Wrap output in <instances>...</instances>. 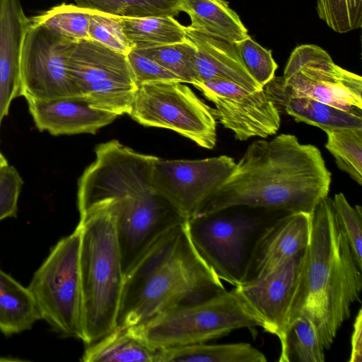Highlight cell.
<instances>
[{
	"mask_svg": "<svg viewBox=\"0 0 362 362\" xmlns=\"http://www.w3.org/2000/svg\"><path fill=\"white\" fill-rule=\"evenodd\" d=\"M23 183L13 166L8 165L0 171V221L16 216Z\"/></svg>",
	"mask_w": 362,
	"mask_h": 362,
	"instance_id": "36",
	"label": "cell"
},
{
	"mask_svg": "<svg viewBox=\"0 0 362 362\" xmlns=\"http://www.w3.org/2000/svg\"><path fill=\"white\" fill-rule=\"evenodd\" d=\"M274 78L281 90L362 114V78L336 64L314 45H302L290 55L284 76Z\"/></svg>",
	"mask_w": 362,
	"mask_h": 362,
	"instance_id": "11",
	"label": "cell"
},
{
	"mask_svg": "<svg viewBox=\"0 0 362 362\" xmlns=\"http://www.w3.org/2000/svg\"><path fill=\"white\" fill-rule=\"evenodd\" d=\"M311 214L288 213L263 228L251 247L244 282L265 274L307 247Z\"/></svg>",
	"mask_w": 362,
	"mask_h": 362,
	"instance_id": "17",
	"label": "cell"
},
{
	"mask_svg": "<svg viewBox=\"0 0 362 362\" xmlns=\"http://www.w3.org/2000/svg\"><path fill=\"white\" fill-rule=\"evenodd\" d=\"M305 250L286 259L265 274L235 286L260 320L261 327L278 337L279 341L288 325Z\"/></svg>",
	"mask_w": 362,
	"mask_h": 362,
	"instance_id": "16",
	"label": "cell"
},
{
	"mask_svg": "<svg viewBox=\"0 0 362 362\" xmlns=\"http://www.w3.org/2000/svg\"><path fill=\"white\" fill-rule=\"evenodd\" d=\"M76 5L88 9L121 15V5L117 0H73Z\"/></svg>",
	"mask_w": 362,
	"mask_h": 362,
	"instance_id": "39",
	"label": "cell"
},
{
	"mask_svg": "<svg viewBox=\"0 0 362 362\" xmlns=\"http://www.w3.org/2000/svg\"><path fill=\"white\" fill-rule=\"evenodd\" d=\"M263 88L279 110H284L297 122L317 127L322 130L362 127V114L310 98L288 95L281 90L274 77Z\"/></svg>",
	"mask_w": 362,
	"mask_h": 362,
	"instance_id": "21",
	"label": "cell"
},
{
	"mask_svg": "<svg viewBox=\"0 0 362 362\" xmlns=\"http://www.w3.org/2000/svg\"><path fill=\"white\" fill-rule=\"evenodd\" d=\"M89 40L127 55L132 49L122 30L120 15L91 10Z\"/></svg>",
	"mask_w": 362,
	"mask_h": 362,
	"instance_id": "33",
	"label": "cell"
},
{
	"mask_svg": "<svg viewBox=\"0 0 362 362\" xmlns=\"http://www.w3.org/2000/svg\"><path fill=\"white\" fill-rule=\"evenodd\" d=\"M67 69L77 96L91 107L129 113L138 86L127 55L91 40L73 42Z\"/></svg>",
	"mask_w": 362,
	"mask_h": 362,
	"instance_id": "8",
	"label": "cell"
},
{
	"mask_svg": "<svg viewBox=\"0 0 362 362\" xmlns=\"http://www.w3.org/2000/svg\"><path fill=\"white\" fill-rule=\"evenodd\" d=\"M266 362L265 355L249 343H206L158 350L154 362Z\"/></svg>",
	"mask_w": 362,
	"mask_h": 362,
	"instance_id": "24",
	"label": "cell"
},
{
	"mask_svg": "<svg viewBox=\"0 0 362 362\" xmlns=\"http://www.w3.org/2000/svg\"><path fill=\"white\" fill-rule=\"evenodd\" d=\"M40 319L29 289L0 269V332L18 334L30 329Z\"/></svg>",
	"mask_w": 362,
	"mask_h": 362,
	"instance_id": "25",
	"label": "cell"
},
{
	"mask_svg": "<svg viewBox=\"0 0 362 362\" xmlns=\"http://www.w3.org/2000/svg\"><path fill=\"white\" fill-rule=\"evenodd\" d=\"M135 50L158 63L182 83L193 86L199 83L195 66V47L188 39L181 43Z\"/></svg>",
	"mask_w": 362,
	"mask_h": 362,
	"instance_id": "30",
	"label": "cell"
},
{
	"mask_svg": "<svg viewBox=\"0 0 362 362\" xmlns=\"http://www.w3.org/2000/svg\"><path fill=\"white\" fill-rule=\"evenodd\" d=\"M316 8L319 18L337 33L362 26V0H317Z\"/></svg>",
	"mask_w": 362,
	"mask_h": 362,
	"instance_id": "31",
	"label": "cell"
},
{
	"mask_svg": "<svg viewBox=\"0 0 362 362\" xmlns=\"http://www.w3.org/2000/svg\"><path fill=\"white\" fill-rule=\"evenodd\" d=\"M30 23L21 0H0V127L12 100L22 96L21 55Z\"/></svg>",
	"mask_w": 362,
	"mask_h": 362,
	"instance_id": "19",
	"label": "cell"
},
{
	"mask_svg": "<svg viewBox=\"0 0 362 362\" xmlns=\"http://www.w3.org/2000/svg\"><path fill=\"white\" fill-rule=\"evenodd\" d=\"M224 291L192 245L185 220L161 234L124 276L117 327L144 324Z\"/></svg>",
	"mask_w": 362,
	"mask_h": 362,
	"instance_id": "2",
	"label": "cell"
},
{
	"mask_svg": "<svg viewBox=\"0 0 362 362\" xmlns=\"http://www.w3.org/2000/svg\"><path fill=\"white\" fill-rule=\"evenodd\" d=\"M260 225L254 216L230 208L186 220L188 235L198 254L221 281L235 287L244 282Z\"/></svg>",
	"mask_w": 362,
	"mask_h": 362,
	"instance_id": "9",
	"label": "cell"
},
{
	"mask_svg": "<svg viewBox=\"0 0 362 362\" xmlns=\"http://www.w3.org/2000/svg\"><path fill=\"white\" fill-rule=\"evenodd\" d=\"M361 271L339 225L333 200L323 198L311 214L310 240L305 250L288 321L303 315L329 349L351 305L360 302Z\"/></svg>",
	"mask_w": 362,
	"mask_h": 362,
	"instance_id": "3",
	"label": "cell"
},
{
	"mask_svg": "<svg viewBox=\"0 0 362 362\" xmlns=\"http://www.w3.org/2000/svg\"><path fill=\"white\" fill-rule=\"evenodd\" d=\"M177 10L185 12L192 29L235 43L250 36L239 16L224 0H180Z\"/></svg>",
	"mask_w": 362,
	"mask_h": 362,
	"instance_id": "22",
	"label": "cell"
},
{
	"mask_svg": "<svg viewBox=\"0 0 362 362\" xmlns=\"http://www.w3.org/2000/svg\"><path fill=\"white\" fill-rule=\"evenodd\" d=\"M79 266L83 339L90 345L117 327L124 275L112 213L107 206L82 218Z\"/></svg>",
	"mask_w": 362,
	"mask_h": 362,
	"instance_id": "4",
	"label": "cell"
},
{
	"mask_svg": "<svg viewBox=\"0 0 362 362\" xmlns=\"http://www.w3.org/2000/svg\"><path fill=\"white\" fill-rule=\"evenodd\" d=\"M325 147L338 168L358 185H362V127L323 129Z\"/></svg>",
	"mask_w": 362,
	"mask_h": 362,
	"instance_id": "29",
	"label": "cell"
},
{
	"mask_svg": "<svg viewBox=\"0 0 362 362\" xmlns=\"http://www.w3.org/2000/svg\"><path fill=\"white\" fill-rule=\"evenodd\" d=\"M279 362H324L322 346L312 322L300 315L290 320L280 340Z\"/></svg>",
	"mask_w": 362,
	"mask_h": 362,
	"instance_id": "27",
	"label": "cell"
},
{
	"mask_svg": "<svg viewBox=\"0 0 362 362\" xmlns=\"http://www.w3.org/2000/svg\"><path fill=\"white\" fill-rule=\"evenodd\" d=\"M73 42L30 23L21 55L22 95L26 100L78 97L67 69Z\"/></svg>",
	"mask_w": 362,
	"mask_h": 362,
	"instance_id": "13",
	"label": "cell"
},
{
	"mask_svg": "<svg viewBox=\"0 0 362 362\" xmlns=\"http://www.w3.org/2000/svg\"><path fill=\"white\" fill-rule=\"evenodd\" d=\"M8 165L6 159L0 151V171Z\"/></svg>",
	"mask_w": 362,
	"mask_h": 362,
	"instance_id": "40",
	"label": "cell"
},
{
	"mask_svg": "<svg viewBox=\"0 0 362 362\" xmlns=\"http://www.w3.org/2000/svg\"><path fill=\"white\" fill-rule=\"evenodd\" d=\"M36 127L54 136L95 134L118 115L91 107L80 97L52 100L27 99Z\"/></svg>",
	"mask_w": 362,
	"mask_h": 362,
	"instance_id": "18",
	"label": "cell"
},
{
	"mask_svg": "<svg viewBox=\"0 0 362 362\" xmlns=\"http://www.w3.org/2000/svg\"><path fill=\"white\" fill-rule=\"evenodd\" d=\"M127 58L138 87L165 82L182 83L175 74L135 49H132Z\"/></svg>",
	"mask_w": 362,
	"mask_h": 362,
	"instance_id": "35",
	"label": "cell"
},
{
	"mask_svg": "<svg viewBox=\"0 0 362 362\" xmlns=\"http://www.w3.org/2000/svg\"><path fill=\"white\" fill-rule=\"evenodd\" d=\"M235 46L247 71L263 88L274 77L278 68L271 50L262 47L250 36L235 42Z\"/></svg>",
	"mask_w": 362,
	"mask_h": 362,
	"instance_id": "32",
	"label": "cell"
},
{
	"mask_svg": "<svg viewBox=\"0 0 362 362\" xmlns=\"http://www.w3.org/2000/svg\"><path fill=\"white\" fill-rule=\"evenodd\" d=\"M123 33L134 49L181 43L187 40L186 26L173 16H120Z\"/></svg>",
	"mask_w": 362,
	"mask_h": 362,
	"instance_id": "26",
	"label": "cell"
},
{
	"mask_svg": "<svg viewBox=\"0 0 362 362\" xmlns=\"http://www.w3.org/2000/svg\"><path fill=\"white\" fill-rule=\"evenodd\" d=\"M235 165V160L226 155L199 160L157 158L153 168L152 189L187 220L200 210Z\"/></svg>",
	"mask_w": 362,
	"mask_h": 362,
	"instance_id": "12",
	"label": "cell"
},
{
	"mask_svg": "<svg viewBox=\"0 0 362 362\" xmlns=\"http://www.w3.org/2000/svg\"><path fill=\"white\" fill-rule=\"evenodd\" d=\"M90 11L76 4H62L30 18V21L74 42L89 40Z\"/></svg>",
	"mask_w": 362,
	"mask_h": 362,
	"instance_id": "28",
	"label": "cell"
},
{
	"mask_svg": "<svg viewBox=\"0 0 362 362\" xmlns=\"http://www.w3.org/2000/svg\"><path fill=\"white\" fill-rule=\"evenodd\" d=\"M330 184L319 148L281 134L252 142L195 215L231 207L311 214L328 196Z\"/></svg>",
	"mask_w": 362,
	"mask_h": 362,
	"instance_id": "1",
	"label": "cell"
},
{
	"mask_svg": "<svg viewBox=\"0 0 362 362\" xmlns=\"http://www.w3.org/2000/svg\"><path fill=\"white\" fill-rule=\"evenodd\" d=\"M95 152V160L78 182L80 218L109 203L153 190V168L158 157L138 153L117 140L98 145Z\"/></svg>",
	"mask_w": 362,
	"mask_h": 362,
	"instance_id": "7",
	"label": "cell"
},
{
	"mask_svg": "<svg viewBox=\"0 0 362 362\" xmlns=\"http://www.w3.org/2000/svg\"><path fill=\"white\" fill-rule=\"evenodd\" d=\"M362 361V310L360 308L355 318L351 337V354L349 362Z\"/></svg>",
	"mask_w": 362,
	"mask_h": 362,
	"instance_id": "38",
	"label": "cell"
},
{
	"mask_svg": "<svg viewBox=\"0 0 362 362\" xmlns=\"http://www.w3.org/2000/svg\"><path fill=\"white\" fill-rule=\"evenodd\" d=\"M187 39L195 47L199 83L215 78L233 82L249 90L262 89L247 71L235 43L199 33L186 26Z\"/></svg>",
	"mask_w": 362,
	"mask_h": 362,
	"instance_id": "20",
	"label": "cell"
},
{
	"mask_svg": "<svg viewBox=\"0 0 362 362\" xmlns=\"http://www.w3.org/2000/svg\"><path fill=\"white\" fill-rule=\"evenodd\" d=\"M158 350L146 343L134 326L117 327L97 341L88 345L83 362H154Z\"/></svg>",
	"mask_w": 362,
	"mask_h": 362,
	"instance_id": "23",
	"label": "cell"
},
{
	"mask_svg": "<svg viewBox=\"0 0 362 362\" xmlns=\"http://www.w3.org/2000/svg\"><path fill=\"white\" fill-rule=\"evenodd\" d=\"M121 15L130 17L176 16L180 0H117Z\"/></svg>",
	"mask_w": 362,
	"mask_h": 362,
	"instance_id": "37",
	"label": "cell"
},
{
	"mask_svg": "<svg viewBox=\"0 0 362 362\" xmlns=\"http://www.w3.org/2000/svg\"><path fill=\"white\" fill-rule=\"evenodd\" d=\"M134 327L146 343L160 350L206 343L236 329L262 327V323L235 287Z\"/></svg>",
	"mask_w": 362,
	"mask_h": 362,
	"instance_id": "5",
	"label": "cell"
},
{
	"mask_svg": "<svg viewBox=\"0 0 362 362\" xmlns=\"http://www.w3.org/2000/svg\"><path fill=\"white\" fill-rule=\"evenodd\" d=\"M103 206H107L115 217L124 276L161 234L185 220L166 199L153 190Z\"/></svg>",
	"mask_w": 362,
	"mask_h": 362,
	"instance_id": "15",
	"label": "cell"
},
{
	"mask_svg": "<svg viewBox=\"0 0 362 362\" xmlns=\"http://www.w3.org/2000/svg\"><path fill=\"white\" fill-rule=\"evenodd\" d=\"M333 200L339 225L348 242L358 267L362 269V209L352 206L342 193L336 194Z\"/></svg>",
	"mask_w": 362,
	"mask_h": 362,
	"instance_id": "34",
	"label": "cell"
},
{
	"mask_svg": "<svg viewBox=\"0 0 362 362\" xmlns=\"http://www.w3.org/2000/svg\"><path fill=\"white\" fill-rule=\"evenodd\" d=\"M128 115L142 125L173 130L203 148L212 149L216 146L214 108L184 83L138 87Z\"/></svg>",
	"mask_w": 362,
	"mask_h": 362,
	"instance_id": "10",
	"label": "cell"
},
{
	"mask_svg": "<svg viewBox=\"0 0 362 362\" xmlns=\"http://www.w3.org/2000/svg\"><path fill=\"white\" fill-rule=\"evenodd\" d=\"M216 108V119L236 139L267 138L279 129L280 112L264 88L251 91L233 82L215 78L194 86Z\"/></svg>",
	"mask_w": 362,
	"mask_h": 362,
	"instance_id": "14",
	"label": "cell"
},
{
	"mask_svg": "<svg viewBox=\"0 0 362 362\" xmlns=\"http://www.w3.org/2000/svg\"><path fill=\"white\" fill-rule=\"evenodd\" d=\"M81 228L62 238L35 272L28 288L45 320L65 337L83 339L79 256Z\"/></svg>",
	"mask_w": 362,
	"mask_h": 362,
	"instance_id": "6",
	"label": "cell"
}]
</instances>
